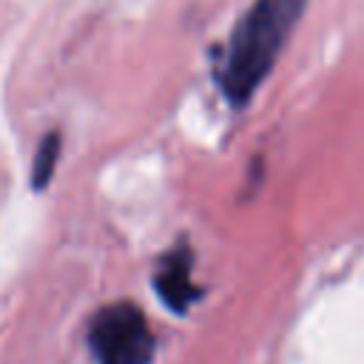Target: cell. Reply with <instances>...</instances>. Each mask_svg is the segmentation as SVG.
<instances>
[{
	"label": "cell",
	"mask_w": 364,
	"mask_h": 364,
	"mask_svg": "<svg viewBox=\"0 0 364 364\" xmlns=\"http://www.w3.org/2000/svg\"><path fill=\"white\" fill-rule=\"evenodd\" d=\"M307 0H253L233 28L222 63V91L233 105H245L276 65Z\"/></svg>",
	"instance_id": "1"
},
{
	"label": "cell",
	"mask_w": 364,
	"mask_h": 364,
	"mask_svg": "<svg viewBox=\"0 0 364 364\" xmlns=\"http://www.w3.org/2000/svg\"><path fill=\"white\" fill-rule=\"evenodd\" d=\"M88 344L97 364H151L156 353L154 333L131 301L102 307L91 321Z\"/></svg>",
	"instance_id": "2"
},
{
	"label": "cell",
	"mask_w": 364,
	"mask_h": 364,
	"mask_svg": "<svg viewBox=\"0 0 364 364\" xmlns=\"http://www.w3.org/2000/svg\"><path fill=\"white\" fill-rule=\"evenodd\" d=\"M57 156H60V134L51 131V134L43 136V142H40V148H37V154H34L31 188L43 191V188L48 185V179H51V173H54V168H57Z\"/></svg>",
	"instance_id": "4"
},
{
	"label": "cell",
	"mask_w": 364,
	"mask_h": 364,
	"mask_svg": "<svg viewBox=\"0 0 364 364\" xmlns=\"http://www.w3.org/2000/svg\"><path fill=\"white\" fill-rule=\"evenodd\" d=\"M154 287L165 307L176 316H185L193 301H199L202 290L191 279V250L188 247H173L156 267Z\"/></svg>",
	"instance_id": "3"
}]
</instances>
